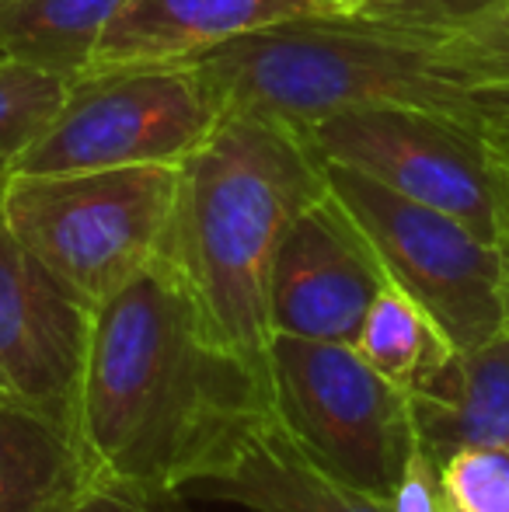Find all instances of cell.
<instances>
[{"label":"cell","mask_w":509,"mask_h":512,"mask_svg":"<svg viewBox=\"0 0 509 512\" xmlns=\"http://www.w3.org/2000/svg\"><path fill=\"white\" fill-rule=\"evenodd\" d=\"M269 418V380L213 335L168 251L95 307L74 418L95 485L189 492Z\"/></svg>","instance_id":"1"},{"label":"cell","mask_w":509,"mask_h":512,"mask_svg":"<svg viewBox=\"0 0 509 512\" xmlns=\"http://www.w3.org/2000/svg\"><path fill=\"white\" fill-rule=\"evenodd\" d=\"M321 157L297 129L252 112H220L178 164L168 255L210 331L269 380L272 265L290 223L325 196Z\"/></svg>","instance_id":"2"},{"label":"cell","mask_w":509,"mask_h":512,"mask_svg":"<svg viewBox=\"0 0 509 512\" xmlns=\"http://www.w3.org/2000/svg\"><path fill=\"white\" fill-rule=\"evenodd\" d=\"M220 112H252L304 133L346 108L408 105L478 129H509V88H478L436 42L353 14H300L238 35L196 60Z\"/></svg>","instance_id":"3"},{"label":"cell","mask_w":509,"mask_h":512,"mask_svg":"<svg viewBox=\"0 0 509 512\" xmlns=\"http://www.w3.org/2000/svg\"><path fill=\"white\" fill-rule=\"evenodd\" d=\"M175 206L178 164L4 178L14 237L88 307L164 255Z\"/></svg>","instance_id":"4"},{"label":"cell","mask_w":509,"mask_h":512,"mask_svg":"<svg viewBox=\"0 0 509 512\" xmlns=\"http://www.w3.org/2000/svg\"><path fill=\"white\" fill-rule=\"evenodd\" d=\"M272 418L311 464L391 499L419 446L412 398L349 342L276 335L269 349Z\"/></svg>","instance_id":"5"},{"label":"cell","mask_w":509,"mask_h":512,"mask_svg":"<svg viewBox=\"0 0 509 512\" xmlns=\"http://www.w3.org/2000/svg\"><path fill=\"white\" fill-rule=\"evenodd\" d=\"M220 105L196 63H129L74 77L46 133L14 175L182 164L210 136Z\"/></svg>","instance_id":"6"},{"label":"cell","mask_w":509,"mask_h":512,"mask_svg":"<svg viewBox=\"0 0 509 512\" xmlns=\"http://www.w3.org/2000/svg\"><path fill=\"white\" fill-rule=\"evenodd\" d=\"M321 171L332 196L367 234L387 283L426 310L457 352L506 331L496 244L457 216L398 196L346 164L321 161Z\"/></svg>","instance_id":"7"},{"label":"cell","mask_w":509,"mask_h":512,"mask_svg":"<svg viewBox=\"0 0 509 512\" xmlns=\"http://www.w3.org/2000/svg\"><path fill=\"white\" fill-rule=\"evenodd\" d=\"M300 136L321 161L346 164L496 241V168L478 129L426 108L370 105L328 115Z\"/></svg>","instance_id":"8"},{"label":"cell","mask_w":509,"mask_h":512,"mask_svg":"<svg viewBox=\"0 0 509 512\" xmlns=\"http://www.w3.org/2000/svg\"><path fill=\"white\" fill-rule=\"evenodd\" d=\"M91 317L95 307L14 237L0 178V401L74 425Z\"/></svg>","instance_id":"9"},{"label":"cell","mask_w":509,"mask_h":512,"mask_svg":"<svg viewBox=\"0 0 509 512\" xmlns=\"http://www.w3.org/2000/svg\"><path fill=\"white\" fill-rule=\"evenodd\" d=\"M387 276L349 209L325 189L290 223L272 265L269 317L276 335L356 342Z\"/></svg>","instance_id":"10"},{"label":"cell","mask_w":509,"mask_h":512,"mask_svg":"<svg viewBox=\"0 0 509 512\" xmlns=\"http://www.w3.org/2000/svg\"><path fill=\"white\" fill-rule=\"evenodd\" d=\"M300 14H325L314 0H129L98 42L91 67L196 63L210 49Z\"/></svg>","instance_id":"11"},{"label":"cell","mask_w":509,"mask_h":512,"mask_svg":"<svg viewBox=\"0 0 509 512\" xmlns=\"http://www.w3.org/2000/svg\"><path fill=\"white\" fill-rule=\"evenodd\" d=\"M189 492L252 512H394L391 499L363 492L311 464L286 439L276 418L258 425L224 471L192 485Z\"/></svg>","instance_id":"12"},{"label":"cell","mask_w":509,"mask_h":512,"mask_svg":"<svg viewBox=\"0 0 509 512\" xmlns=\"http://www.w3.org/2000/svg\"><path fill=\"white\" fill-rule=\"evenodd\" d=\"M408 398L419 446L436 467L461 446L509 450V331L454 352L450 363Z\"/></svg>","instance_id":"13"},{"label":"cell","mask_w":509,"mask_h":512,"mask_svg":"<svg viewBox=\"0 0 509 512\" xmlns=\"http://www.w3.org/2000/svg\"><path fill=\"white\" fill-rule=\"evenodd\" d=\"M91 485L74 425L0 401V512H70Z\"/></svg>","instance_id":"14"},{"label":"cell","mask_w":509,"mask_h":512,"mask_svg":"<svg viewBox=\"0 0 509 512\" xmlns=\"http://www.w3.org/2000/svg\"><path fill=\"white\" fill-rule=\"evenodd\" d=\"M129 0H0V56L74 81Z\"/></svg>","instance_id":"15"},{"label":"cell","mask_w":509,"mask_h":512,"mask_svg":"<svg viewBox=\"0 0 509 512\" xmlns=\"http://www.w3.org/2000/svg\"><path fill=\"white\" fill-rule=\"evenodd\" d=\"M353 345L381 377L405 394L422 391L457 352L440 324L394 283L377 293Z\"/></svg>","instance_id":"16"},{"label":"cell","mask_w":509,"mask_h":512,"mask_svg":"<svg viewBox=\"0 0 509 512\" xmlns=\"http://www.w3.org/2000/svg\"><path fill=\"white\" fill-rule=\"evenodd\" d=\"M70 81L0 56V178L14 175L25 150L46 133Z\"/></svg>","instance_id":"17"},{"label":"cell","mask_w":509,"mask_h":512,"mask_svg":"<svg viewBox=\"0 0 509 512\" xmlns=\"http://www.w3.org/2000/svg\"><path fill=\"white\" fill-rule=\"evenodd\" d=\"M509 11V0H363L353 18L443 42Z\"/></svg>","instance_id":"18"},{"label":"cell","mask_w":509,"mask_h":512,"mask_svg":"<svg viewBox=\"0 0 509 512\" xmlns=\"http://www.w3.org/2000/svg\"><path fill=\"white\" fill-rule=\"evenodd\" d=\"M440 488L450 512H509V450L461 446L440 464Z\"/></svg>","instance_id":"19"},{"label":"cell","mask_w":509,"mask_h":512,"mask_svg":"<svg viewBox=\"0 0 509 512\" xmlns=\"http://www.w3.org/2000/svg\"><path fill=\"white\" fill-rule=\"evenodd\" d=\"M440 60L478 88H509V11L436 42Z\"/></svg>","instance_id":"20"},{"label":"cell","mask_w":509,"mask_h":512,"mask_svg":"<svg viewBox=\"0 0 509 512\" xmlns=\"http://www.w3.org/2000/svg\"><path fill=\"white\" fill-rule=\"evenodd\" d=\"M70 512H192V509L182 502V492L102 481V485H91L84 492V499Z\"/></svg>","instance_id":"21"},{"label":"cell","mask_w":509,"mask_h":512,"mask_svg":"<svg viewBox=\"0 0 509 512\" xmlns=\"http://www.w3.org/2000/svg\"><path fill=\"white\" fill-rule=\"evenodd\" d=\"M492 147V168H496V251H499V272H503V314L509 331V129L496 133L489 140Z\"/></svg>","instance_id":"22"},{"label":"cell","mask_w":509,"mask_h":512,"mask_svg":"<svg viewBox=\"0 0 509 512\" xmlns=\"http://www.w3.org/2000/svg\"><path fill=\"white\" fill-rule=\"evenodd\" d=\"M314 4H318L325 14H353L363 0H314Z\"/></svg>","instance_id":"23"}]
</instances>
